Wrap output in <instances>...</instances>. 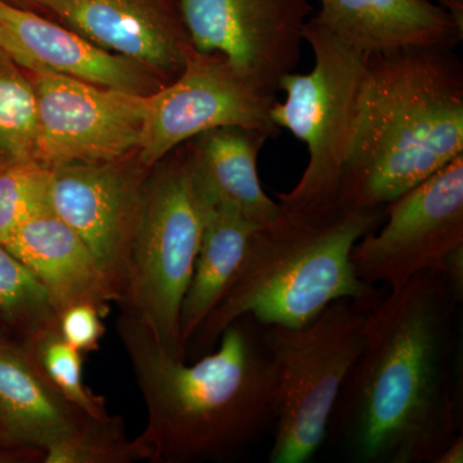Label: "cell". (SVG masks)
<instances>
[{
    "label": "cell",
    "mask_w": 463,
    "mask_h": 463,
    "mask_svg": "<svg viewBox=\"0 0 463 463\" xmlns=\"http://www.w3.org/2000/svg\"><path fill=\"white\" fill-rule=\"evenodd\" d=\"M203 227V205L187 154L146 183L130 242L118 306L145 323L174 358L187 361L181 307L194 274Z\"/></svg>",
    "instance_id": "obj_7"
},
{
    "label": "cell",
    "mask_w": 463,
    "mask_h": 463,
    "mask_svg": "<svg viewBox=\"0 0 463 463\" xmlns=\"http://www.w3.org/2000/svg\"><path fill=\"white\" fill-rule=\"evenodd\" d=\"M88 419L45 379L24 344L0 339V437L43 462L47 448L80 431Z\"/></svg>",
    "instance_id": "obj_17"
},
{
    "label": "cell",
    "mask_w": 463,
    "mask_h": 463,
    "mask_svg": "<svg viewBox=\"0 0 463 463\" xmlns=\"http://www.w3.org/2000/svg\"><path fill=\"white\" fill-rule=\"evenodd\" d=\"M51 167L36 160L0 166V243L18 225L50 209Z\"/></svg>",
    "instance_id": "obj_24"
},
{
    "label": "cell",
    "mask_w": 463,
    "mask_h": 463,
    "mask_svg": "<svg viewBox=\"0 0 463 463\" xmlns=\"http://www.w3.org/2000/svg\"><path fill=\"white\" fill-rule=\"evenodd\" d=\"M24 345L45 379L69 403L93 419L109 416L105 398L91 392L84 383L83 353L63 339L58 326L41 332Z\"/></svg>",
    "instance_id": "obj_22"
},
{
    "label": "cell",
    "mask_w": 463,
    "mask_h": 463,
    "mask_svg": "<svg viewBox=\"0 0 463 463\" xmlns=\"http://www.w3.org/2000/svg\"><path fill=\"white\" fill-rule=\"evenodd\" d=\"M0 26L38 67L99 87L149 96L163 88L147 67L103 50L83 35L0 0Z\"/></svg>",
    "instance_id": "obj_14"
},
{
    "label": "cell",
    "mask_w": 463,
    "mask_h": 463,
    "mask_svg": "<svg viewBox=\"0 0 463 463\" xmlns=\"http://www.w3.org/2000/svg\"><path fill=\"white\" fill-rule=\"evenodd\" d=\"M461 301L443 273L428 270L371 307L327 431L350 461L434 463L459 434L453 361Z\"/></svg>",
    "instance_id": "obj_1"
},
{
    "label": "cell",
    "mask_w": 463,
    "mask_h": 463,
    "mask_svg": "<svg viewBox=\"0 0 463 463\" xmlns=\"http://www.w3.org/2000/svg\"><path fill=\"white\" fill-rule=\"evenodd\" d=\"M25 2L35 3L36 5L48 8V5H50L51 0H25Z\"/></svg>",
    "instance_id": "obj_29"
},
{
    "label": "cell",
    "mask_w": 463,
    "mask_h": 463,
    "mask_svg": "<svg viewBox=\"0 0 463 463\" xmlns=\"http://www.w3.org/2000/svg\"><path fill=\"white\" fill-rule=\"evenodd\" d=\"M197 188L203 197V227L194 274L181 307L179 326L184 350L236 276L250 240L260 227L231 203L206 194L199 185Z\"/></svg>",
    "instance_id": "obj_19"
},
{
    "label": "cell",
    "mask_w": 463,
    "mask_h": 463,
    "mask_svg": "<svg viewBox=\"0 0 463 463\" xmlns=\"http://www.w3.org/2000/svg\"><path fill=\"white\" fill-rule=\"evenodd\" d=\"M0 321L24 344L57 327L58 315L35 274L0 243Z\"/></svg>",
    "instance_id": "obj_20"
},
{
    "label": "cell",
    "mask_w": 463,
    "mask_h": 463,
    "mask_svg": "<svg viewBox=\"0 0 463 463\" xmlns=\"http://www.w3.org/2000/svg\"><path fill=\"white\" fill-rule=\"evenodd\" d=\"M304 42L315 54L307 74H289L279 81L286 99L270 108L274 125L306 143L309 161L298 184L279 194V206L307 210L336 200L364 114L368 54L355 50L316 16L309 17Z\"/></svg>",
    "instance_id": "obj_5"
},
{
    "label": "cell",
    "mask_w": 463,
    "mask_h": 463,
    "mask_svg": "<svg viewBox=\"0 0 463 463\" xmlns=\"http://www.w3.org/2000/svg\"><path fill=\"white\" fill-rule=\"evenodd\" d=\"M2 337H8L7 336V330H5V326H3L2 321H0V339Z\"/></svg>",
    "instance_id": "obj_30"
},
{
    "label": "cell",
    "mask_w": 463,
    "mask_h": 463,
    "mask_svg": "<svg viewBox=\"0 0 463 463\" xmlns=\"http://www.w3.org/2000/svg\"><path fill=\"white\" fill-rule=\"evenodd\" d=\"M143 167L124 160L51 167L53 212L78 233L99 264L118 303L128 257L141 212Z\"/></svg>",
    "instance_id": "obj_12"
},
{
    "label": "cell",
    "mask_w": 463,
    "mask_h": 463,
    "mask_svg": "<svg viewBox=\"0 0 463 463\" xmlns=\"http://www.w3.org/2000/svg\"><path fill=\"white\" fill-rule=\"evenodd\" d=\"M276 100L224 57L191 48L181 74L147 97L138 165L156 166L182 143L216 128H249L276 138L279 129L270 118Z\"/></svg>",
    "instance_id": "obj_8"
},
{
    "label": "cell",
    "mask_w": 463,
    "mask_h": 463,
    "mask_svg": "<svg viewBox=\"0 0 463 463\" xmlns=\"http://www.w3.org/2000/svg\"><path fill=\"white\" fill-rule=\"evenodd\" d=\"M383 221L385 210H347L337 203L281 207L252 234L236 276L188 341L187 358L212 352L240 317L251 316L261 326L300 327L340 298L383 297L355 276L350 252Z\"/></svg>",
    "instance_id": "obj_4"
},
{
    "label": "cell",
    "mask_w": 463,
    "mask_h": 463,
    "mask_svg": "<svg viewBox=\"0 0 463 463\" xmlns=\"http://www.w3.org/2000/svg\"><path fill=\"white\" fill-rule=\"evenodd\" d=\"M145 461L136 438L125 435L120 417H90L80 431L47 448L44 463H132Z\"/></svg>",
    "instance_id": "obj_23"
},
{
    "label": "cell",
    "mask_w": 463,
    "mask_h": 463,
    "mask_svg": "<svg viewBox=\"0 0 463 463\" xmlns=\"http://www.w3.org/2000/svg\"><path fill=\"white\" fill-rule=\"evenodd\" d=\"M36 103L35 160L54 167L125 160L141 145L147 97L52 71L30 72Z\"/></svg>",
    "instance_id": "obj_10"
},
{
    "label": "cell",
    "mask_w": 463,
    "mask_h": 463,
    "mask_svg": "<svg viewBox=\"0 0 463 463\" xmlns=\"http://www.w3.org/2000/svg\"><path fill=\"white\" fill-rule=\"evenodd\" d=\"M2 245L35 274L58 316L80 303L94 304L109 315L114 289L83 240L52 207L18 225Z\"/></svg>",
    "instance_id": "obj_15"
},
{
    "label": "cell",
    "mask_w": 463,
    "mask_h": 463,
    "mask_svg": "<svg viewBox=\"0 0 463 463\" xmlns=\"http://www.w3.org/2000/svg\"><path fill=\"white\" fill-rule=\"evenodd\" d=\"M449 12L463 25V0H428Z\"/></svg>",
    "instance_id": "obj_28"
},
{
    "label": "cell",
    "mask_w": 463,
    "mask_h": 463,
    "mask_svg": "<svg viewBox=\"0 0 463 463\" xmlns=\"http://www.w3.org/2000/svg\"><path fill=\"white\" fill-rule=\"evenodd\" d=\"M103 313L90 303L75 304L58 316V328L63 339L79 352H96L105 335Z\"/></svg>",
    "instance_id": "obj_25"
},
{
    "label": "cell",
    "mask_w": 463,
    "mask_h": 463,
    "mask_svg": "<svg viewBox=\"0 0 463 463\" xmlns=\"http://www.w3.org/2000/svg\"><path fill=\"white\" fill-rule=\"evenodd\" d=\"M385 219L350 252L361 281L392 288L417 274L440 272L463 249V155L389 203Z\"/></svg>",
    "instance_id": "obj_9"
},
{
    "label": "cell",
    "mask_w": 463,
    "mask_h": 463,
    "mask_svg": "<svg viewBox=\"0 0 463 463\" xmlns=\"http://www.w3.org/2000/svg\"><path fill=\"white\" fill-rule=\"evenodd\" d=\"M192 48L224 57L258 90L277 97L300 61L309 0H179Z\"/></svg>",
    "instance_id": "obj_11"
},
{
    "label": "cell",
    "mask_w": 463,
    "mask_h": 463,
    "mask_svg": "<svg viewBox=\"0 0 463 463\" xmlns=\"http://www.w3.org/2000/svg\"><path fill=\"white\" fill-rule=\"evenodd\" d=\"M36 103L32 78L0 48V166L35 160Z\"/></svg>",
    "instance_id": "obj_21"
},
{
    "label": "cell",
    "mask_w": 463,
    "mask_h": 463,
    "mask_svg": "<svg viewBox=\"0 0 463 463\" xmlns=\"http://www.w3.org/2000/svg\"><path fill=\"white\" fill-rule=\"evenodd\" d=\"M48 9L103 50L170 80L181 74L192 48L179 11L163 0H51Z\"/></svg>",
    "instance_id": "obj_13"
},
{
    "label": "cell",
    "mask_w": 463,
    "mask_h": 463,
    "mask_svg": "<svg viewBox=\"0 0 463 463\" xmlns=\"http://www.w3.org/2000/svg\"><path fill=\"white\" fill-rule=\"evenodd\" d=\"M0 48L7 52L9 56L14 58L24 70H27L29 72L38 71V67H36L35 63L30 60L25 52L21 50L20 45L12 39V36L2 26H0Z\"/></svg>",
    "instance_id": "obj_26"
},
{
    "label": "cell",
    "mask_w": 463,
    "mask_h": 463,
    "mask_svg": "<svg viewBox=\"0 0 463 463\" xmlns=\"http://www.w3.org/2000/svg\"><path fill=\"white\" fill-rule=\"evenodd\" d=\"M379 301L340 298L300 327L263 326L277 371L270 463H304L327 438L335 404L364 345L365 323Z\"/></svg>",
    "instance_id": "obj_6"
},
{
    "label": "cell",
    "mask_w": 463,
    "mask_h": 463,
    "mask_svg": "<svg viewBox=\"0 0 463 463\" xmlns=\"http://www.w3.org/2000/svg\"><path fill=\"white\" fill-rule=\"evenodd\" d=\"M267 133L242 127H223L194 137L187 152L197 185L231 203L258 225L273 221L281 206L265 194L258 175V157Z\"/></svg>",
    "instance_id": "obj_18"
},
{
    "label": "cell",
    "mask_w": 463,
    "mask_h": 463,
    "mask_svg": "<svg viewBox=\"0 0 463 463\" xmlns=\"http://www.w3.org/2000/svg\"><path fill=\"white\" fill-rule=\"evenodd\" d=\"M316 17L365 54L421 47L457 48L463 25L428 0H318Z\"/></svg>",
    "instance_id": "obj_16"
},
{
    "label": "cell",
    "mask_w": 463,
    "mask_h": 463,
    "mask_svg": "<svg viewBox=\"0 0 463 463\" xmlns=\"http://www.w3.org/2000/svg\"><path fill=\"white\" fill-rule=\"evenodd\" d=\"M463 462V438L461 432L452 441L449 446L438 456L434 463H462Z\"/></svg>",
    "instance_id": "obj_27"
},
{
    "label": "cell",
    "mask_w": 463,
    "mask_h": 463,
    "mask_svg": "<svg viewBox=\"0 0 463 463\" xmlns=\"http://www.w3.org/2000/svg\"><path fill=\"white\" fill-rule=\"evenodd\" d=\"M463 155V62L456 48L368 54L364 114L335 203L385 210Z\"/></svg>",
    "instance_id": "obj_3"
},
{
    "label": "cell",
    "mask_w": 463,
    "mask_h": 463,
    "mask_svg": "<svg viewBox=\"0 0 463 463\" xmlns=\"http://www.w3.org/2000/svg\"><path fill=\"white\" fill-rule=\"evenodd\" d=\"M116 330L147 411L136 438L145 461H228L273 430L276 365L251 316L232 322L218 349L192 364L170 355L136 317L121 312Z\"/></svg>",
    "instance_id": "obj_2"
}]
</instances>
